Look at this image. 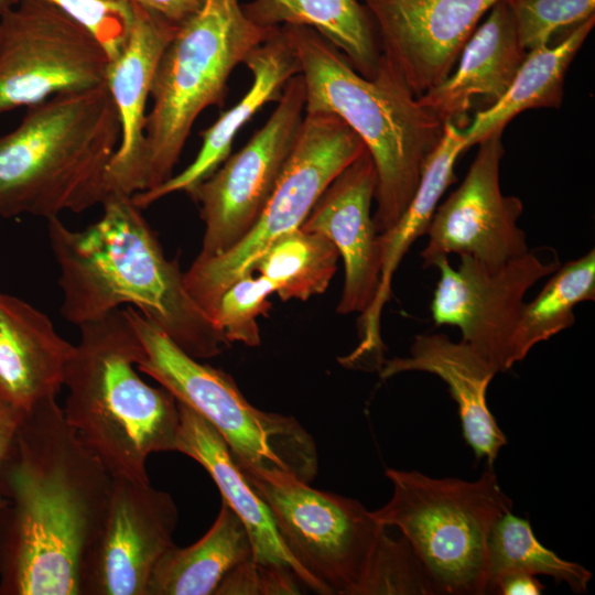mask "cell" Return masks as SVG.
Returning a JSON list of instances; mask_svg holds the SVG:
<instances>
[{
  "label": "cell",
  "instance_id": "obj_1",
  "mask_svg": "<svg viewBox=\"0 0 595 595\" xmlns=\"http://www.w3.org/2000/svg\"><path fill=\"white\" fill-rule=\"evenodd\" d=\"M111 485L56 398L24 412L0 473V595H80Z\"/></svg>",
  "mask_w": 595,
  "mask_h": 595
},
{
  "label": "cell",
  "instance_id": "obj_2",
  "mask_svg": "<svg viewBox=\"0 0 595 595\" xmlns=\"http://www.w3.org/2000/svg\"><path fill=\"white\" fill-rule=\"evenodd\" d=\"M101 217L73 230L47 219L60 268L61 314L80 324L131 306L195 359H209L230 343L190 295L177 260H170L131 196L108 195Z\"/></svg>",
  "mask_w": 595,
  "mask_h": 595
},
{
  "label": "cell",
  "instance_id": "obj_3",
  "mask_svg": "<svg viewBox=\"0 0 595 595\" xmlns=\"http://www.w3.org/2000/svg\"><path fill=\"white\" fill-rule=\"evenodd\" d=\"M284 26L304 82L305 112L337 116L363 140L372 158L377 173L372 219L377 232L382 234L399 220L412 199L444 123L419 104L381 54L376 75L368 78L315 30Z\"/></svg>",
  "mask_w": 595,
  "mask_h": 595
},
{
  "label": "cell",
  "instance_id": "obj_4",
  "mask_svg": "<svg viewBox=\"0 0 595 595\" xmlns=\"http://www.w3.org/2000/svg\"><path fill=\"white\" fill-rule=\"evenodd\" d=\"M78 327L64 375V416L112 477L150 482L149 456L176 451L177 400L138 375L144 348L126 309Z\"/></svg>",
  "mask_w": 595,
  "mask_h": 595
},
{
  "label": "cell",
  "instance_id": "obj_5",
  "mask_svg": "<svg viewBox=\"0 0 595 595\" xmlns=\"http://www.w3.org/2000/svg\"><path fill=\"white\" fill-rule=\"evenodd\" d=\"M26 108L21 122L0 136V216L47 220L101 205L121 138L106 80Z\"/></svg>",
  "mask_w": 595,
  "mask_h": 595
},
{
  "label": "cell",
  "instance_id": "obj_6",
  "mask_svg": "<svg viewBox=\"0 0 595 595\" xmlns=\"http://www.w3.org/2000/svg\"><path fill=\"white\" fill-rule=\"evenodd\" d=\"M239 466V465H238ZM280 537L324 595H432L419 558L359 501L280 473L239 466Z\"/></svg>",
  "mask_w": 595,
  "mask_h": 595
},
{
  "label": "cell",
  "instance_id": "obj_7",
  "mask_svg": "<svg viewBox=\"0 0 595 595\" xmlns=\"http://www.w3.org/2000/svg\"><path fill=\"white\" fill-rule=\"evenodd\" d=\"M271 30L253 24L238 0H206L177 29L152 83L142 191L173 175L196 118L209 106L224 105L231 72Z\"/></svg>",
  "mask_w": 595,
  "mask_h": 595
},
{
  "label": "cell",
  "instance_id": "obj_8",
  "mask_svg": "<svg viewBox=\"0 0 595 595\" xmlns=\"http://www.w3.org/2000/svg\"><path fill=\"white\" fill-rule=\"evenodd\" d=\"M386 476L392 496L370 513L401 531L423 565L432 595L487 594L488 539L496 521L512 509L493 465L476 480L393 468Z\"/></svg>",
  "mask_w": 595,
  "mask_h": 595
},
{
  "label": "cell",
  "instance_id": "obj_9",
  "mask_svg": "<svg viewBox=\"0 0 595 595\" xmlns=\"http://www.w3.org/2000/svg\"><path fill=\"white\" fill-rule=\"evenodd\" d=\"M126 312L144 348L137 369L209 422L237 465L314 479L316 445L293 416L255 408L229 375L187 355L134 307Z\"/></svg>",
  "mask_w": 595,
  "mask_h": 595
},
{
  "label": "cell",
  "instance_id": "obj_10",
  "mask_svg": "<svg viewBox=\"0 0 595 595\" xmlns=\"http://www.w3.org/2000/svg\"><path fill=\"white\" fill-rule=\"evenodd\" d=\"M365 148L337 116L305 112L291 155L257 223L229 250L196 258L184 272L190 295L210 318L224 291L251 272L274 240L302 226L325 188Z\"/></svg>",
  "mask_w": 595,
  "mask_h": 595
},
{
  "label": "cell",
  "instance_id": "obj_11",
  "mask_svg": "<svg viewBox=\"0 0 595 595\" xmlns=\"http://www.w3.org/2000/svg\"><path fill=\"white\" fill-rule=\"evenodd\" d=\"M109 56L80 23L46 0L0 15V115L106 79Z\"/></svg>",
  "mask_w": 595,
  "mask_h": 595
},
{
  "label": "cell",
  "instance_id": "obj_12",
  "mask_svg": "<svg viewBox=\"0 0 595 595\" xmlns=\"http://www.w3.org/2000/svg\"><path fill=\"white\" fill-rule=\"evenodd\" d=\"M267 122L191 194L205 225L196 258L219 256L259 219L294 148L305 115L301 74L289 79Z\"/></svg>",
  "mask_w": 595,
  "mask_h": 595
},
{
  "label": "cell",
  "instance_id": "obj_13",
  "mask_svg": "<svg viewBox=\"0 0 595 595\" xmlns=\"http://www.w3.org/2000/svg\"><path fill=\"white\" fill-rule=\"evenodd\" d=\"M457 269L447 257L437 259L440 278L430 310L436 326L459 328L462 339L498 372L510 369L511 340L524 305V295L539 280L551 275L558 260L544 261L527 253L500 266L461 256Z\"/></svg>",
  "mask_w": 595,
  "mask_h": 595
},
{
  "label": "cell",
  "instance_id": "obj_14",
  "mask_svg": "<svg viewBox=\"0 0 595 595\" xmlns=\"http://www.w3.org/2000/svg\"><path fill=\"white\" fill-rule=\"evenodd\" d=\"M178 511L150 482L112 477L101 528L84 560L80 595H145L151 573L172 547Z\"/></svg>",
  "mask_w": 595,
  "mask_h": 595
},
{
  "label": "cell",
  "instance_id": "obj_15",
  "mask_svg": "<svg viewBox=\"0 0 595 595\" xmlns=\"http://www.w3.org/2000/svg\"><path fill=\"white\" fill-rule=\"evenodd\" d=\"M502 133L482 140L461 185L436 207L421 252L424 267L448 255L468 256L488 266H500L529 251L518 226L523 204L500 188Z\"/></svg>",
  "mask_w": 595,
  "mask_h": 595
},
{
  "label": "cell",
  "instance_id": "obj_16",
  "mask_svg": "<svg viewBox=\"0 0 595 595\" xmlns=\"http://www.w3.org/2000/svg\"><path fill=\"white\" fill-rule=\"evenodd\" d=\"M499 0H364L380 54L418 98L441 84Z\"/></svg>",
  "mask_w": 595,
  "mask_h": 595
},
{
  "label": "cell",
  "instance_id": "obj_17",
  "mask_svg": "<svg viewBox=\"0 0 595 595\" xmlns=\"http://www.w3.org/2000/svg\"><path fill=\"white\" fill-rule=\"evenodd\" d=\"M377 173L367 148L325 188L302 224L306 231L327 237L337 248L345 281L337 312L365 313L380 281L379 234L371 212Z\"/></svg>",
  "mask_w": 595,
  "mask_h": 595
},
{
  "label": "cell",
  "instance_id": "obj_18",
  "mask_svg": "<svg viewBox=\"0 0 595 595\" xmlns=\"http://www.w3.org/2000/svg\"><path fill=\"white\" fill-rule=\"evenodd\" d=\"M130 7L126 44L109 61L105 79L121 126L120 143L106 173L107 196H132L143 190L147 104L160 58L180 28L144 8Z\"/></svg>",
  "mask_w": 595,
  "mask_h": 595
},
{
  "label": "cell",
  "instance_id": "obj_19",
  "mask_svg": "<svg viewBox=\"0 0 595 595\" xmlns=\"http://www.w3.org/2000/svg\"><path fill=\"white\" fill-rule=\"evenodd\" d=\"M466 150L465 129H459L453 122H444L442 138L424 164L412 199L399 220L379 234V286L374 302L358 320L357 347L343 357L347 366L378 369L382 365L385 346L380 336V317L390 299L393 274L411 245L426 232L442 195L455 181V163Z\"/></svg>",
  "mask_w": 595,
  "mask_h": 595
},
{
  "label": "cell",
  "instance_id": "obj_20",
  "mask_svg": "<svg viewBox=\"0 0 595 595\" xmlns=\"http://www.w3.org/2000/svg\"><path fill=\"white\" fill-rule=\"evenodd\" d=\"M252 82L244 97L207 129L195 159L162 184L131 196L141 209L176 192L188 195L230 155L239 130L270 101H278L290 78L300 74L294 46L284 25L273 28L267 39L250 51L244 63Z\"/></svg>",
  "mask_w": 595,
  "mask_h": 595
},
{
  "label": "cell",
  "instance_id": "obj_21",
  "mask_svg": "<svg viewBox=\"0 0 595 595\" xmlns=\"http://www.w3.org/2000/svg\"><path fill=\"white\" fill-rule=\"evenodd\" d=\"M526 55L512 14L505 0H499L465 43L456 69L418 101L443 123L466 129L474 99L487 101L488 107L496 104L509 89Z\"/></svg>",
  "mask_w": 595,
  "mask_h": 595
},
{
  "label": "cell",
  "instance_id": "obj_22",
  "mask_svg": "<svg viewBox=\"0 0 595 595\" xmlns=\"http://www.w3.org/2000/svg\"><path fill=\"white\" fill-rule=\"evenodd\" d=\"M422 371L441 378L458 408L463 436L476 459L493 465L507 439L487 404V389L498 371L468 344L443 334L418 335L409 356L385 360L381 379Z\"/></svg>",
  "mask_w": 595,
  "mask_h": 595
},
{
  "label": "cell",
  "instance_id": "obj_23",
  "mask_svg": "<svg viewBox=\"0 0 595 595\" xmlns=\"http://www.w3.org/2000/svg\"><path fill=\"white\" fill-rule=\"evenodd\" d=\"M75 345L50 317L14 295L0 292V398L26 412L56 398Z\"/></svg>",
  "mask_w": 595,
  "mask_h": 595
},
{
  "label": "cell",
  "instance_id": "obj_24",
  "mask_svg": "<svg viewBox=\"0 0 595 595\" xmlns=\"http://www.w3.org/2000/svg\"><path fill=\"white\" fill-rule=\"evenodd\" d=\"M180 430L176 451L201 464L225 501L244 522L252 545V559L291 569L303 585L321 594L318 585L299 565L283 543L270 508L250 485L216 429L186 404L177 401Z\"/></svg>",
  "mask_w": 595,
  "mask_h": 595
},
{
  "label": "cell",
  "instance_id": "obj_25",
  "mask_svg": "<svg viewBox=\"0 0 595 595\" xmlns=\"http://www.w3.org/2000/svg\"><path fill=\"white\" fill-rule=\"evenodd\" d=\"M251 558L244 522L221 500L215 522L198 541L186 548L174 544L161 556L145 595H214L227 573Z\"/></svg>",
  "mask_w": 595,
  "mask_h": 595
},
{
  "label": "cell",
  "instance_id": "obj_26",
  "mask_svg": "<svg viewBox=\"0 0 595 595\" xmlns=\"http://www.w3.org/2000/svg\"><path fill=\"white\" fill-rule=\"evenodd\" d=\"M594 24L595 15L556 44L528 51L507 93L493 106L477 111L465 129L466 148L493 133H502L506 126L524 110L559 108L563 101L566 71Z\"/></svg>",
  "mask_w": 595,
  "mask_h": 595
},
{
  "label": "cell",
  "instance_id": "obj_27",
  "mask_svg": "<svg viewBox=\"0 0 595 595\" xmlns=\"http://www.w3.org/2000/svg\"><path fill=\"white\" fill-rule=\"evenodd\" d=\"M256 25L309 26L337 47L363 76L376 75L380 48L371 19L358 0H253L241 6Z\"/></svg>",
  "mask_w": 595,
  "mask_h": 595
},
{
  "label": "cell",
  "instance_id": "obj_28",
  "mask_svg": "<svg viewBox=\"0 0 595 595\" xmlns=\"http://www.w3.org/2000/svg\"><path fill=\"white\" fill-rule=\"evenodd\" d=\"M595 300V251L559 267L538 295L524 303L511 340V363L575 322L577 304Z\"/></svg>",
  "mask_w": 595,
  "mask_h": 595
},
{
  "label": "cell",
  "instance_id": "obj_29",
  "mask_svg": "<svg viewBox=\"0 0 595 595\" xmlns=\"http://www.w3.org/2000/svg\"><path fill=\"white\" fill-rule=\"evenodd\" d=\"M339 253L324 235L301 227L274 240L256 260L258 271L283 301L322 294L337 270Z\"/></svg>",
  "mask_w": 595,
  "mask_h": 595
},
{
  "label": "cell",
  "instance_id": "obj_30",
  "mask_svg": "<svg viewBox=\"0 0 595 595\" xmlns=\"http://www.w3.org/2000/svg\"><path fill=\"white\" fill-rule=\"evenodd\" d=\"M513 574L550 576L576 594L586 593L592 580L586 567L544 547L530 522L509 511L496 521L488 539L487 594L499 580Z\"/></svg>",
  "mask_w": 595,
  "mask_h": 595
},
{
  "label": "cell",
  "instance_id": "obj_31",
  "mask_svg": "<svg viewBox=\"0 0 595 595\" xmlns=\"http://www.w3.org/2000/svg\"><path fill=\"white\" fill-rule=\"evenodd\" d=\"M271 293H274L271 282L262 275L255 277L253 271L247 272L224 291L212 320L230 344L258 346L257 318L270 310L268 296Z\"/></svg>",
  "mask_w": 595,
  "mask_h": 595
},
{
  "label": "cell",
  "instance_id": "obj_32",
  "mask_svg": "<svg viewBox=\"0 0 595 595\" xmlns=\"http://www.w3.org/2000/svg\"><path fill=\"white\" fill-rule=\"evenodd\" d=\"M528 52L550 45L554 34L595 15V0H505Z\"/></svg>",
  "mask_w": 595,
  "mask_h": 595
},
{
  "label": "cell",
  "instance_id": "obj_33",
  "mask_svg": "<svg viewBox=\"0 0 595 595\" xmlns=\"http://www.w3.org/2000/svg\"><path fill=\"white\" fill-rule=\"evenodd\" d=\"M85 26L102 45L109 60L122 51L132 21L131 7L110 0H46Z\"/></svg>",
  "mask_w": 595,
  "mask_h": 595
},
{
  "label": "cell",
  "instance_id": "obj_34",
  "mask_svg": "<svg viewBox=\"0 0 595 595\" xmlns=\"http://www.w3.org/2000/svg\"><path fill=\"white\" fill-rule=\"evenodd\" d=\"M302 586L291 569L251 558L227 573L214 595H296L302 593Z\"/></svg>",
  "mask_w": 595,
  "mask_h": 595
},
{
  "label": "cell",
  "instance_id": "obj_35",
  "mask_svg": "<svg viewBox=\"0 0 595 595\" xmlns=\"http://www.w3.org/2000/svg\"><path fill=\"white\" fill-rule=\"evenodd\" d=\"M144 8L175 26L183 25L195 15L206 0H110Z\"/></svg>",
  "mask_w": 595,
  "mask_h": 595
},
{
  "label": "cell",
  "instance_id": "obj_36",
  "mask_svg": "<svg viewBox=\"0 0 595 595\" xmlns=\"http://www.w3.org/2000/svg\"><path fill=\"white\" fill-rule=\"evenodd\" d=\"M24 412L0 398V473ZM6 499L0 491V509Z\"/></svg>",
  "mask_w": 595,
  "mask_h": 595
},
{
  "label": "cell",
  "instance_id": "obj_37",
  "mask_svg": "<svg viewBox=\"0 0 595 595\" xmlns=\"http://www.w3.org/2000/svg\"><path fill=\"white\" fill-rule=\"evenodd\" d=\"M544 588V585L540 583L537 576L513 574L499 580L494 586L491 594L540 595Z\"/></svg>",
  "mask_w": 595,
  "mask_h": 595
},
{
  "label": "cell",
  "instance_id": "obj_38",
  "mask_svg": "<svg viewBox=\"0 0 595 595\" xmlns=\"http://www.w3.org/2000/svg\"><path fill=\"white\" fill-rule=\"evenodd\" d=\"M18 3V0H0V15Z\"/></svg>",
  "mask_w": 595,
  "mask_h": 595
}]
</instances>
